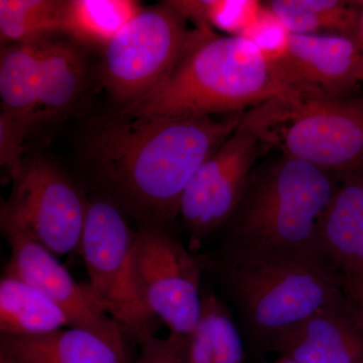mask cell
Listing matches in <instances>:
<instances>
[{
    "instance_id": "6da1fadb",
    "label": "cell",
    "mask_w": 363,
    "mask_h": 363,
    "mask_svg": "<svg viewBox=\"0 0 363 363\" xmlns=\"http://www.w3.org/2000/svg\"><path fill=\"white\" fill-rule=\"evenodd\" d=\"M245 113L215 118L116 111L97 117L83 142L96 193L138 227L167 228L196 172L240 128Z\"/></svg>"
},
{
    "instance_id": "7a4b0ae2",
    "label": "cell",
    "mask_w": 363,
    "mask_h": 363,
    "mask_svg": "<svg viewBox=\"0 0 363 363\" xmlns=\"http://www.w3.org/2000/svg\"><path fill=\"white\" fill-rule=\"evenodd\" d=\"M201 259L233 302L245 337L260 350L313 313L346 300L343 279L324 257L222 243Z\"/></svg>"
},
{
    "instance_id": "3957f363",
    "label": "cell",
    "mask_w": 363,
    "mask_h": 363,
    "mask_svg": "<svg viewBox=\"0 0 363 363\" xmlns=\"http://www.w3.org/2000/svg\"><path fill=\"white\" fill-rule=\"evenodd\" d=\"M295 93L301 92L252 40L195 28L194 39L173 71L145 96L117 111L135 116H226Z\"/></svg>"
},
{
    "instance_id": "277c9868",
    "label": "cell",
    "mask_w": 363,
    "mask_h": 363,
    "mask_svg": "<svg viewBox=\"0 0 363 363\" xmlns=\"http://www.w3.org/2000/svg\"><path fill=\"white\" fill-rule=\"evenodd\" d=\"M340 181L334 174L286 157L253 172L235 213L227 223L223 243L291 250L326 259L322 226Z\"/></svg>"
},
{
    "instance_id": "5b68a950",
    "label": "cell",
    "mask_w": 363,
    "mask_h": 363,
    "mask_svg": "<svg viewBox=\"0 0 363 363\" xmlns=\"http://www.w3.org/2000/svg\"><path fill=\"white\" fill-rule=\"evenodd\" d=\"M242 124L262 147L339 178L363 169V94L274 97L245 112Z\"/></svg>"
},
{
    "instance_id": "8992f818",
    "label": "cell",
    "mask_w": 363,
    "mask_h": 363,
    "mask_svg": "<svg viewBox=\"0 0 363 363\" xmlns=\"http://www.w3.org/2000/svg\"><path fill=\"white\" fill-rule=\"evenodd\" d=\"M88 66L73 42L52 37L2 47L0 57L1 111L33 130L61 119L85 92Z\"/></svg>"
},
{
    "instance_id": "52a82bcc",
    "label": "cell",
    "mask_w": 363,
    "mask_h": 363,
    "mask_svg": "<svg viewBox=\"0 0 363 363\" xmlns=\"http://www.w3.org/2000/svg\"><path fill=\"white\" fill-rule=\"evenodd\" d=\"M135 234L128 216L106 196L95 193L88 199L78 247L89 276L87 285L109 316L140 343L155 336L157 320L143 307L133 285Z\"/></svg>"
},
{
    "instance_id": "ba28073f",
    "label": "cell",
    "mask_w": 363,
    "mask_h": 363,
    "mask_svg": "<svg viewBox=\"0 0 363 363\" xmlns=\"http://www.w3.org/2000/svg\"><path fill=\"white\" fill-rule=\"evenodd\" d=\"M195 30L168 1L143 9L104 50L102 84L119 105L133 104L173 71Z\"/></svg>"
},
{
    "instance_id": "9c48e42d",
    "label": "cell",
    "mask_w": 363,
    "mask_h": 363,
    "mask_svg": "<svg viewBox=\"0 0 363 363\" xmlns=\"http://www.w3.org/2000/svg\"><path fill=\"white\" fill-rule=\"evenodd\" d=\"M204 266L164 227L140 226L131 255L130 274L143 307L169 327L190 336L202 309Z\"/></svg>"
},
{
    "instance_id": "30bf717a",
    "label": "cell",
    "mask_w": 363,
    "mask_h": 363,
    "mask_svg": "<svg viewBox=\"0 0 363 363\" xmlns=\"http://www.w3.org/2000/svg\"><path fill=\"white\" fill-rule=\"evenodd\" d=\"M88 199L64 172L43 159L26 162L2 203L1 224L18 229L56 257L78 250Z\"/></svg>"
},
{
    "instance_id": "8fae6325",
    "label": "cell",
    "mask_w": 363,
    "mask_h": 363,
    "mask_svg": "<svg viewBox=\"0 0 363 363\" xmlns=\"http://www.w3.org/2000/svg\"><path fill=\"white\" fill-rule=\"evenodd\" d=\"M260 150L259 138L241 123L196 172L179 211L191 247L198 248L210 234L227 225L245 195Z\"/></svg>"
},
{
    "instance_id": "7c38bea8",
    "label": "cell",
    "mask_w": 363,
    "mask_h": 363,
    "mask_svg": "<svg viewBox=\"0 0 363 363\" xmlns=\"http://www.w3.org/2000/svg\"><path fill=\"white\" fill-rule=\"evenodd\" d=\"M1 230L11 247L4 274L40 290L65 313L72 327L92 332L119 350L128 351V334L105 311L88 285L78 284L52 253L18 229L1 224Z\"/></svg>"
},
{
    "instance_id": "4fadbf2b",
    "label": "cell",
    "mask_w": 363,
    "mask_h": 363,
    "mask_svg": "<svg viewBox=\"0 0 363 363\" xmlns=\"http://www.w3.org/2000/svg\"><path fill=\"white\" fill-rule=\"evenodd\" d=\"M274 62L306 94L347 97L363 83V50L357 35L290 33L283 56Z\"/></svg>"
},
{
    "instance_id": "5bb4252c",
    "label": "cell",
    "mask_w": 363,
    "mask_h": 363,
    "mask_svg": "<svg viewBox=\"0 0 363 363\" xmlns=\"http://www.w3.org/2000/svg\"><path fill=\"white\" fill-rule=\"evenodd\" d=\"M267 351L297 363H362L363 329L346 298L281 331Z\"/></svg>"
},
{
    "instance_id": "9a60e30c",
    "label": "cell",
    "mask_w": 363,
    "mask_h": 363,
    "mask_svg": "<svg viewBox=\"0 0 363 363\" xmlns=\"http://www.w3.org/2000/svg\"><path fill=\"white\" fill-rule=\"evenodd\" d=\"M321 242L344 285L363 281V169L341 179L325 215Z\"/></svg>"
},
{
    "instance_id": "2e32d148",
    "label": "cell",
    "mask_w": 363,
    "mask_h": 363,
    "mask_svg": "<svg viewBox=\"0 0 363 363\" xmlns=\"http://www.w3.org/2000/svg\"><path fill=\"white\" fill-rule=\"evenodd\" d=\"M0 360L6 363H125L119 350L92 332L76 327L40 335L0 336Z\"/></svg>"
},
{
    "instance_id": "e0dca14e",
    "label": "cell",
    "mask_w": 363,
    "mask_h": 363,
    "mask_svg": "<svg viewBox=\"0 0 363 363\" xmlns=\"http://www.w3.org/2000/svg\"><path fill=\"white\" fill-rule=\"evenodd\" d=\"M72 327L65 313L37 288L14 277L0 279V332L40 335Z\"/></svg>"
},
{
    "instance_id": "ac0fdd59",
    "label": "cell",
    "mask_w": 363,
    "mask_h": 363,
    "mask_svg": "<svg viewBox=\"0 0 363 363\" xmlns=\"http://www.w3.org/2000/svg\"><path fill=\"white\" fill-rule=\"evenodd\" d=\"M143 9L133 0L64 1L61 33L77 45L104 50Z\"/></svg>"
},
{
    "instance_id": "d6986e66",
    "label": "cell",
    "mask_w": 363,
    "mask_h": 363,
    "mask_svg": "<svg viewBox=\"0 0 363 363\" xmlns=\"http://www.w3.org/2000/svg\"><path fill=\"white\" fill-rule=\"evenodd\" d=\"M362 1L272 0L264 6L290 33L357 35Z\"/></svg>"
},
{
    "instance_id": "ffe728a7",
    "label": "cell",
    "mask_w": 363,
    "mask_h": 363,
    "mask_svg": "<svg viewBox=\"0 0 363 363\" xmlns=\"http://www.w3.org/2000/svg\"><path fill=\"white\" fill-rule=\"evenodd\" d=\"M243 341L226 305L213 294H203L202 309L189 336L188 363H242Z\"/></svg>"
},
{
    "instance_id": "44dd1931",
    "label": "cell",
    "mask_w": 363,
    "mask_h": 363,
    "mask_svg": "<svg viewBox=\"0 0 363 363\" xmlns=\"http://www.w3.org/2000/svg\"><path fill=\"white\" fill-rule=\"evenodd\" d=\"M63 7L59 0H1L2 45L37 42L61 33Z\"/></svg>"
},
{
    "instance_id": "7402d4cb",
    "label": "cell",
    "mask_w": 363,
    "mask_h": 363,
    "mask_svg": "<svg viewBox=\"0 0 363 363\" xmlns=\"http://www.w3.org/2000/svg\"><path fill=\"white\" fill-rule=\"evenodd\" d=\"M169 4L200 30L219 28L230 35L242 37L259 18L264 4L259 1L226 0H175Z\"/></svg>"
},
{
    "instance_id": "603a6c76",
    "label": "cell",
    "mask_w": 363,
    "mask_h": 363,
    "mask_svg": "<svg viewBox=\"0 0 363 363\" xmlns=\"http://www.w3.org/2000/svg\"><path fill=\"white\" fill-rule=\"evenodd\" d=\"M32 128L7 112L0 113V164L13 181L23 173L26 166L23 145Z\"/></svg>"
},
{
    "instance_id": "cb8c5ba5",
    "label": "cell",
    "mask_w": 363,
    "mask_h": 363,
    "mask_svg": "<svg viewBox=\"0 0 363 363\" xmlns=\"http://www.w3.org/2000/svg\"><path fill=\"white\" fill-rule=\"evenodd\" d=\"M140 344L135 363H188L189 337L171 333L169 337L150 336Z\"/></svg>"
},
{
    "instance_id": "d4e9b609",
    "label": "cell",
    "mask_w": 363,
    "mask_h": 363,
    "mask_svg": "<svg viewBox=\"0 0 363 363\" xmlns=\"http://www.w3.org/2000/svg\"><path fill=\"white\" fill-rule=\"evenodd\" d=\"M344 293L350 302L355 322L363 329V281L346 284Z\"/></svg>"
},
{
    "instance_id": "484cf974",
    "label": "cell",
    "mask_w": 363,
    "mask_h": 363,
    "mask_svg": "<svg viewBox=\"0 0 363 363\" xmlns=\"http://www.w3.org/2000/svg\"><path fill=\"white\" fill-rule=\"evenodd\" d=\"M357 38L363 50V1L362 2V9H360L359 20H358Z\"/></svg>"
},
{
    "instance_id": "4316f807",
    "label": "cell",
    "mask_w": 363,
    "mask_h": 363,
    "mask_svg": "<svg viewBox=\"0 0 363 363\" xmlns=\"http://www.w3.org/2000/svg\"><path fill=\"white\" fill-rule=\"evenodd\" d=\"M272 363H297L295 362H293V360L289 359V358L286 357H279V359H277L276 362Z\"/></svg>"
},
{
    "instance_id": "83f0119b",
    "label": "cell",
    "mask_w": 363,
    "mask_h": 363,
    "mask_svg": "<svg viewBox=\"0 0 363 363\" xmlns=\"http://www.w3.org/2000/svg\"><path fill=\"white\" fill-rule=\"evenodd\" d=\"M0 363H6V362H1V360H0Z\"/></svg>"
},
{
    "instance_id": "f1b7e54d",
    "label": "cell",
    "mask_w": 363,
    "mask_h": 363,
    "mask_svg": "<svg viewBox=\"0 0 363 363\" xmlns=\"http://www.w3.org/2000/svg\"><path fill=\"white\" fill-rule=\"evenodd\" d=\"M362 363H363V362Z\"/></svg>"
}]
</instances>
